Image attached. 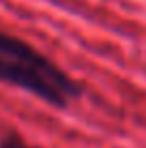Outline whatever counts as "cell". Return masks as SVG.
Instances as JSON below:
<instances>
[{
	"label": "cell",
	"instance_id": "cell-2",
	"mask_svg": "<svg viewBox=\"0 0 146 148\" xmlns=\"http://www.w3.org/2000/svg\"><path fill=\"white\" fill-rule=\"evenodd\" d=\"M0 148H41V146H34L28 144L24 137H19L17 133H7L0 140Z\"/></svg>",
	"mask_w": 146,
	"mask_h": 148
},
{
	"label": "cell",
	"instance_id": "cell-1",
	"mask_svg": "<svg viewBox=\"0 0 146 148\" xmlns=\"http://www.w3.org/2000/svg\"><path fill=\"white\" fill-rule=\"evenodd\" d=\"M0 82L22 88L60 110L82 95L80 84L54 60L4 30H0Z\"/></svg>",
	"mask_w": 146,
	"mask_h": 148
}]
</instances>
